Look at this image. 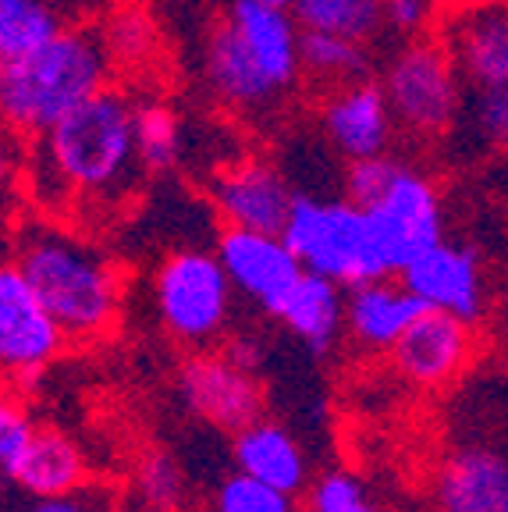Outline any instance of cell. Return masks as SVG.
I'll return each instance as SVG.
<instances>
[{
  "label": "cell",
  "mask_w": 508,
  "mask_h": 512,
  "mask_svg": "<svg viewBox=\"0 0 508 512\" xmlns=\"http://www.w3.org/2000/svg\"><path fill=\"white\" fill-rule=\"evenodd\" d=\"M203 79L231 111H278L302 79V25L263 0H228L203 40Z\"/></svg>",
  "instance_id": "obj_1"
},
{
  "label": "cell",
  "mask_w": 508,
  "mask_h": 512,
  "mask_svg": "<svg viewBox=\"0 0 508 512\" xmlns=\"http://www.w3.org/2000/svg\"><path fill=\"white\" fill-rule=\"evenodd\" d=\"M36 182H54L57 192H75L86 200L128 196L143 160L135 146V100L107 86L57 121L50 132L32 136Z\"/></svg>",
  "instance_id": "obj_2"
},
{
  "label": "cell",
  "mask_w": 508,
  "mask_h": 512,
  "mask_svg": "<svg viewBox=\"0 0 508 512\" xmlns=\"http://www.w3.org/2000/svg\"><path fill=\"white\" fill-rule=\"evenodd\" d=\"M11 260L54 313L68 342H96L114 331L125 299V278L100 246L40 221L18 228Z\"/></svg>",
  "instance_id": "obj_3"
},
{
  "label": "cell",
  "mask_w": 508,
  "mask_h": 512,
  "mask_svg": "<svg viewBox=\"0 0 508 512\" xmlns=\"http://www.w3.org/2000/svg\"><path fill=\"white\" fill-rule=\"evenodd\" d=\"M114 57L104 32L64 25L47 47L0 61V111L18 136H43L111 86Z\"/></svg>",
  "instance_id": "obj_4"
},
{
  "label": "cell",
  "mask_w": 508,
  "mask_h": 512,
  "mask_svg": "<svg viewBox=\"0 0 508 512\" xmlns=\"http://www.w3.org/2000/svg\"><path fill=\"white\" fill-rule=\"evenodd\" d=\"M281 235L306 271L324 274L345 288L388 278L370 214L345 196L295 192L292 214Z\"/></svg>",
  "instance_id": "obj_5"
},
{
  "label": "cell",
  "mask_w": 508,
  "mask_h": 512,
  "mask_svg": "<svg viewBox=\"0 0 508 512\" xmlns=\"http://www.w3.org/2000/svg\"><path fill=\"white\" fill-rule=\"evenodd\" d=\"M381 86L388 93L398 132L423 143L445 139L466 100V79L434 32L402 40V47L384 61Z\"/></svg>",
  "instance_id": "obj_6"
},
{
  "label": "cell",
  "mask_w": 508,
  "mask_h": 512,
  "mask_svg": "<svg viewBox=\"0 0 508 512\" xmlns=\"http://www.w3.org/2000/svg\"><path fill=\"white\" fill-rule=\"evenodd\" d=\"M153 306L167 335L192 349L217 342L231 320V299L239 296L217 249H175L153 271Z\"/></svg>",
  "instance_id": "obj_7"
},
{
  "label": "cell",
  "mask_w": 508,
  "mask_h": 512,
  "mask_svg": "<svg viewBox=\"0 0 508 512\" xmlns=\"http://www.w3.org/2000/svg\"><path fill=\"white\" fill-rule=\"evenodd\" d=\"M366 214L374 224L377 249H381L388 274H402L416 256H423L430 246L445 239L441 189L427 171L413 168L405 160L388 192L374 207H366Z\"/></svg>",
  "instance_id": "obj_8"
},
{
  "label": "cell",
  "mask_w": 508,
  "mask_h": 512,
  "mask_svg": "<svg viewBox=\"0 0 508 512\" xmlns=\"http://www.w3.org/2000/svg\"><path fill=\"white\" fill-rule=\"evenodd\" d=\"M178 395L185 409L224 434H239L263 416L260 377L228 352H192L178 367Z\"/></svg>",
  "instance_id": "obj_9"
},
{
  "label": "cell",
  "mask_w": 508,
  "mask_h": 512,
  "mask_svg": "<svg viewBox=\"0 0 508 512\" xmlns=\"http://www.w3.org/2000/svg\"><path fill=\"white\" fill-rule=\"evenodd\" d=\"M64 328L43 306L15 260L0 271V363L15 377H36L61 356Z\"/></svg>",
  "instance_id": "obj_10"
},
{
  "label": "cell",
  "mask_w": 508,
  "mask_h": 512,
  "mask_svg": "<svg viewBox=\"0 0 508 512\" xmlns=\"http://www.w3.org/2000/svg\"><path fill=\"white\" fill-rule=\"evenodd\" d=\"M473 360H477L473 320L445 310H423L391 349V363L398 374L427 392H441L455 384L473 367Z\"/></svg>",
  "instance_id": "obj_11"
},
{
  "label": "cell",
  "mask_w": 508,
  "mask_h": 512,
  "mask_svg": "<svg viewBox=\"0 0 508 512\" xmlns=\"http://www.w3.org/2000/svg\"><path fill=\"white\" fill-rule=\"evenodd\" d=\"M434 36L445 43L466 86H508V0L445 4Z\"/></svg>",
  "instance_id": "obj_12"
},
{
  "label": "cell",
  "mask_w": 508,
  "mask_h": 512,
  "mask_svg": "<svg viewBox=\"0 0 508 512\" xmlns=\"http://www.w3.org/2000/svg\"><path fill=\"white\" fill-rule=\"evenodd\" d=\"M217 256L242 299L256 303L263 313H278L295 281L306 274L285 235L253 232V228H224L217 235Z\"/></svg>",
  "instance_id": "obj_13"
},
{
  "label": "cell",
  "mask_w": 508,
  "mask_h": 512,
  "mask_svg": "<svg viewBox=\"0 0 508 512\" xmlns=\"http://www.w3.org/2000/svg\"><path fill=\"white\" fill-rule=\"evenodd\" d=\"M210 203L224 228H253V232L281 235L288 214H292L295 192L274 164L260 157H242L214 175Z\"/></svg>",
  "instance_id": "obj_14"
},
{
  "label": "cell",
  "mask_w": 508,
  "mask_h": 512,
  "mask_svg": "<svg viewBox=\"0 0 508 512\" xmlns=\"http://www.w3.org/2000/svg\"><path fill=\"white\" fill-rule=\"evenodd\" d=\"M317 125L324 143L345 160L388 153L398 136V121L391 114L388 93L374 79L331 89L320 104Z\"/></svg>",
  "instance_id": "obj_15"
},
{
  "label": "cell",
  "mask_w": 508,
  "mask_h": 512,
  "mask_svg": "<svg viewBox=\"0 0 508 512\" xmlns=\"http://www.w3.org/2000/svg\"><path fill=\"white\" fill-rule=\"evenodd\" d=\"M398 278L405 288L420 299L427 310H445L462 320H484L487 310V285H484V264L477 249L462 242L441 239L423 256H416Z\"/></svg>",
  "instance_id": "obj_16"
},
{
  "label": "cell",
  "mask_w": 508,
  "mask_h": 512,
  "mask_svg": "<svg viewBox=\"0 0 508 512\" xmlns=\"http://www.w3.org/2000/svg\"><path fill=\"white\" fill-rule=\"evenodd\" d=\"M423 310L427 306L405 288V281L398 274L363 281V285H352L345 292V335L359 349L391 352L398 338L405 335V328Z\"/></svg>",
  "instance_id": "obj_17"
},
{
  "label": "cell",
  "mask_w": 508,
  "mask_h": 512,
  "mask_svg": "<svg viewBox=\"0 0 508 512\" xmlns=\"http://www.w3.org/2000/svg\"><path fill=\"white\" fill-rule=\"evenodd\" d=\"M508 456L487 445H466L441 463L434 484L437 512H505Z\"/></svg>",
  "instance_id": "obj_18"
},
{
  "label": "cell",
  "mask_w": 508,
  "mask_h": 512,
  "mask_svg": "<svg viewBox=\"0 0 508 512\" xmlns=\"http://www.w3.org/2000/svg\"><path fill=\"white\" fill-rule=\"evenodd\" d=\"M345 292L349 288L324 274L306 271L295 288L285 296L274 317L317 356L334 349V342L345 335Z\"/></svg>",
  "instance_id": "obj_19"
},
{
  "label": "cell",
  "mask_w": 508,
  "mask_h": 512,
  "mask_svg": "<svg viewBox=\"0 0 508 512\" xmlns=\"http://www.w3.org/2000/svg\"><path fill=\"white\" fill-rule=\"evenodd\" d=\"M231 456H235V470L267 480V484L288 491V495L302 491L310 480L306 452L292 438V431L274 424V420H263V416L235 434Z\"/></svg>",
  "instance_id": "obj_20"
},
{
  "label": "cell",
  "mask_w": 508,
  "mask_h": 512,
  "mask_svg": "<svg viewBox=\"0 0 508 512\" xmlns=\"http://www.w3.org/2000/svg\"><path fill=\"white\" fill-rule=\"evenodd\" d=\"M11 484H18L29 498L72 495L86 484V456L64 431L40 427Z\"/></svg>",
  "instance_id": "obj_21"
},
{
  "label": "cell",
  "mask_w": 508,
  "mask_h": 512,
  "mask_svg": "<svg viewBox=\"0 0 508 512\" xmlns=\"http://www.w3.org/2000/svg\"><path fill=\"white\" fill-rule=\"evenodd\" d=\"M374 72V43L334 36V32L302 29V75L320 89H338L363 82Z\"/></svg>",
  "instance_id": "obj_22"
},
{
  "label": "cell",
  "mask_w": 508,
  "mask_h": 512,
  "mask_svg": "<svg viewBox=\"0 0 508 512\" xmlns=\"http://www.w3.org/2000/svg\"><path fill=\"white\" fill-rule=\"evenodd\" d=\"M292 15L306 32H334L363 43H377L388 29L384 0H295Z\"/></svg>",
  "instance_id": "obj_23"
},
{
  "label": "cell",
  "mask_w": 508,
  "mask_h": 512,
  "mask_svg": "<svg viewBox=\"0 0 508 512\" xmlns=\"http://www.w3.org/2000/svg\"><path fill=\"white\" fill-rule=\"evenodd\" d=\"M64 25L54 0H0V61L47 47Z\"/></svg>",
  "instance_id": "obj_24"
},
{
  "label": "cell",
  "mask_w": 508,
  "mask_h": 512,
  "mask_svg": "<svg viewBox=\"0 0 508 512\" xmlns=\"http://www.w3.org/2000/svg\"><path fill=\"white\" fill-rule=\"evenodd\" d=\"M448 136L466 150H508V86H466L459 121Z\"/></svg>",
  "instance_id": "obj_25"
},
{
  "label": "cell",
  "mask_w": 508,
  "mask_h": 512,
  "mask_svg": "<svg viewBox=\"0 0 508 512\" xmlns=\"http://www.w3.org/2000/svg\"><path fill=\"white\" fill-rule=\"evenodd\" d=\"M135 146H139V160L153 175L178 168V160L185 153L182 139V118L171 104L164 100H139L135 104Z\"/></svg>",
  "instance_id": "obj_26"
},
{
  "label": "cell",
  "mask_w": 508,
  "mask_h": 512,
  "mask_svg": "<svg viewBox=\"0 0 508 512\" xmlns=\"http://www.w3.org/2000/svg\"><path fill=\"white\" fill-rule=\"evenodd\" d=\"M104 43L114 64H143L157 50V25L143 11V4H118L104 18Z\"/></svg>",
  "instance_id": "obj_27"
},
{
  "label": "cell",
  "mask_w": 508,
  "mask_h": 512,
  "mask_svg": "<svg viewBox=\"0 0 508 512\" xmlns=\"http://www.w3.org/2000/svg\"><path fill=\"white\" fill-rule=\"evenodd\" d=\"M292 498L295 495L274 488L267 480L235 470L221 480V488L214 495V512H295Z\"/></svg>",
  "instance_id": "obj_28"
},
{
  "label": "cell",
  "mask_w": 508,
  "mask_h": 512,
  "mask_svg": "<svg viewBox=\"0 0 508 512\" xmlns=\"http://www.w3.org/2000/svg\"><path fill=\"white\" fill-rule=\"evenodd\" d=\"M402 160L391 157V153H377V157H359V160H345L342 171V192L345 200L359 203V207H374L381 200L388 185L395 182Z\"/></svg>",
  "instance_id": "obj_29"
},
{
  "label": "cell",
  "mask_w": 508,
  "mask_h": 512,
  "mask_svg": "<svg viewBox=\"0 0 508 512\" xmlns=\"http://www.w3.org/2000/svg\"><path fill=\"white\" fill-rule=\"evenodd\" d=\"M139 491L157 512H171L185 495V477L178 470L175 456L167 452H150L139 466Z\"/></svg>",
  "instance_id": "obj_30"
},
{
  "label": "cell",
  "mask_w": 508,
  "mask_h": 512,
  "mask_svg": "<svg viewBox=\"0 0 508 512\" xmlns=\"http://www.w3.org/2000/svg\"><path fill=\"white\" fill-rule=\"evenodd\" d=\"M36 431L40 427L32 424V416L15 399H4V406H0V470L8 480L18 473Z\"/></svg>",
  "instance_id": "obj_31"
},
{
  "label": "cell",
  "mask_w": 508,
  "mask_h": 512,
  "mask_svg": "<svg viewBox=\"0 0 508 512\" xmlns=\"http://www.w3.org/2000/svg\"><path fill=\"white\" fill-rule=\"evenodd\" d=\"M445 4L441 0H384V15H388V29L402 40H416V36H430L441 22Z\"/></svg>",
  "instance_id": "obj_32"
},
{
  "label": "cell",
  "mask_w": 508,
  "mask_h": 512,
  "mask_svg": "<svg viewBox=\"0 0 508 512\" xmlns=\"http://www.w3.org/2000/svg\"><path fill=\"white\" fill-rule=\"evenodd\" d=\"M18 512H104L100 498L86 495V491H72V495H54V498H32L25 509Z\"/></svg>",
  "instance_id": "obj_33"
},
{
  "label": "cell",
  "mask_w": 508,
  "mask_h": 512,
  "mask_svg": "<svg viewBox=\"0 0 508 512\" xmlns=\"http://www.w3.org/2000/svg\"><path fill=\"white\" fill-rule=\"evenodd\" d=\"M235 363H242V367L256 370L260 367V349H256V342H249V338H239V342H231L228 349H224Z\"/></svg>",
  "instance_id": "obj_34"
},
{
  "label": "cell",
  "mask_w": 508,
  "mask_h": 512,
  "mask_svg": "<svg viewBox=\"0 0 508 512\" xmlns=\"http://www.w3.org/2000/svg\"><path fill=\"white\" fill-rule=\"evenodd\" d=\"M54 4H57L61 11H82V8L89 4V0H54Z\"/></svg>",
  "instance_id": "obj_35"
},
{
  "label": "cell",
  "mask_w": 508,
  "mask_h": 512,
  "mask_svg": "<svg viewBox=\"0 0 508 512\" xmlns=\"http://www.w3.org/2000/svg\"><path fill=\"white\" fill-rule=\"evenodd\" d=\"M263 4H270V8H285V11L295 8V0H263Z\"/></svg>",
  "instance_id": "obj_36"
},
{
  "label": "cell",
  "mask_w": 508,
  "mask_h": 512,
  "mask_svg": "<svg viewBox=\"0 0 508 512\" xmlns=\"http://www.w3.org/2000/svg\"><path fill=\"white\" fill-rule=\"evenodd\" d=\"M349 512H377V509H374V505H370V498H363V502H359V505H352Z\"/></svg>",
  "instance_id": "obj_37"
},
{
  "label": "cell",
  "mask_w": 508,
  "mask_h": 512,
  "mask_svg": "<svg viewBox=\"0 0 508 512\" xmlns=\"http://www.w3.org/2000/svg\"><path fill=\"white\" fill-rule=\"evenodd\" d=\"M505 335H508V296H505Z\"/></svg>",
  "instance_id": "obj_38"
},
{
  "label": "cell",
  "mask_w": 508,
  "mask_h": 512,
  "mask_svg": "<svg viewBox=\"0 0 508 512\" xmlns=\"http://www.w3.org/2000/svg\"><path fill=\"white\" fill-rule=\"evenodd\" d=\"M441 4H459V0H441Z\"/></svg>",
  "instance_id": "obj_39"
},
{
  "label": "cell",
  "mask_w": 508,
  "mask_h": 512,
  "mask_svg": "<svg viewBox=\"0 0 508 512\" xmlns=\"http://www.w3.org/2000/svg\"><path fill=\"white\" fill-rule=\"evenodd\" d=\"M505 512H508V502H505Z\"/></svg>",
  "instance_id": "obj_40"
}]
</instances>
